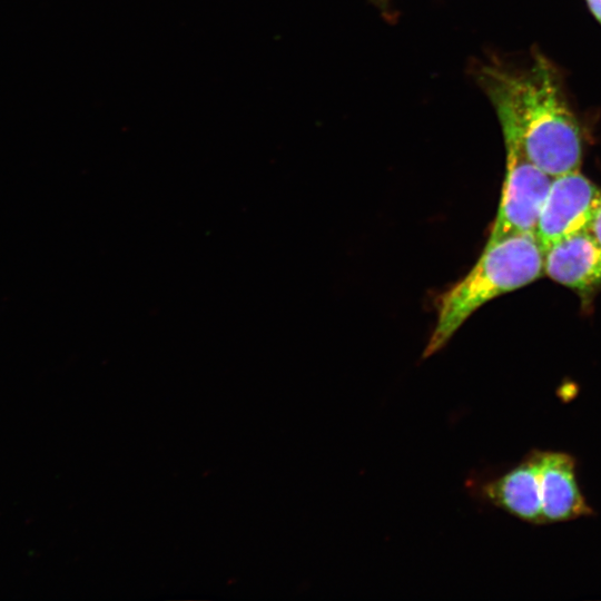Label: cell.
<instances>
[{
    "instance_id": "1",
    "label": "cell",
    "mask_w": 601,
    "mask_h": 601,
    "mask_svg": "<svg viewBox=\"0 0 601 601\" xmlns=\"http://www.w3.org/2000/svg\"><path fill=\"white\" fill-rule=\"evenodd\" d=\"M480 86L490 98L503 135L514 136L526 156L551 177L580 170L582 134L554 67L541 56L524 71L483 66Z\"/></svg>"
},
{
    "instance_id": "2",
    "label": "cell",
    "mask_w": 601,
    "mask_h": 601,
    "mask_svg": "<svg viewBox=\"0 0 601 601\" xmlns=\"http://www.w3.org/2000/svg\"><path fill=\"white\" fill-rule=\"evenodd\" d=\"M544 253L534 234H519L485 244L470 272L445 290L436 304V321L422 358L443 349L481 306L540 278Z\"/></svg>"
},
{
    "instance_id": "3",
    "label": "cell",
    "mask_w": 601,
    "mask_h": 601,
    "mask_svg": "<svg viewBox=\"0 0 601 601\" xmlns=\"http://www.w3.org/2000/svg\"><path fill=\"white\" fill-rule=\"evenodd\" d=\"M503 138L506 151L505 177L486 244L513 235L534 234L553 178L530 160L514 136L503 135Z\"/></svg>"
},
{
    "instance_id": "4",
    "label": "cell",
    "mask_w": 601,
    "mask_h": 601,
    "mask_svg": "<svg viewBox=\"0 0 601 601\" xmlns=\"http://www.w3.org/2000/svg\"><path fill=\"white\" fill-rule=\"evenodd\" d=\"M539 451L532 450L518 464L499 474L471 473L464 482L466 493L475 502L500 509L521 521L545 524Z\"/></svg>"
},
{
    "instance_id": "5",
    "label": "cell",
    "mask_w": 601,
    "mask_h": 601,
    "mask_svg": "<svg viewBox=\"0 0 601 601\" xmlns=\"http://www.w3.org/2000/svg\"><path fill=\"white\" fill-rule=\"evenodd\" d=\"M601 190L580 170L552 178L535 227L543 253L554 243L589 229Z\"/></svg>"
},
{
    "instance_id": "6",
    "label": "cell",
    "mask_w": 601,
    "mask_h": 601,
    "mask_svg": "<svg viewBox=\"0 0 601 601\" xmlns=\"http://www.w3.org/2000/svg\"><path fill=\"white\" fill-rule=\"evenodd\" d=\"M543 272L588 298L601 289V246L589 229L569 235L544 250Z\"/></svg>"
},
{
    "instance_id": "7",
    "label": "cell",
    "mask_w": 601,
    "mask_h": 601,
    "mask_svg": "<svg viewBox=\"0 0 601 601\" xmlns=\"http://www.w3.org/2000/svg\"><path fill=\"white\" fill-rule=\"evenodd\" d=\"M539 477L545 524L593 513L579 487L572 455L560 451H539Z\"/></svg>"
},
{
    "instance_id": "8",
    "label": "cell",
    "mask_w": 601,
    "mask_h": 601,
    "mask_svg": "<svg viewBox=\"0 0 601 601\" xmlns=\"http://www.w3.org/2000/svg\"><path fill=\"white\" fill-rule=\"evenodd\" d=\"M589 230L601 246V195L594 207L593 215L589 225Z\"/></svg>"
},
{
    "instance_id": "9",
    "label": "cell",
    "mask_w": 601,
    "mask_h": 601,
    "mask_svg": "<svg viewBox=\"0 0 601 601\" xmlns=\"http://www.w3.org/2000/svg\"><path fill=\"white\" fill-rule=\"evenodd\" d=\"M592 14L601 23V0H585Z\"/></svg>"
},
{
    "instance_id": "10",
    "label": "cell",
    "mask_w": 601,
    "mask_h": 601,
    "mask_svg": "<svg viewBox=\"0 0 601 601\" xmlns=\"http://www.w3.org/2000/svg\"><path fill=\"white\" fill-rule=\"evenodd\" d=\"M392 0H371L373 4H375L378 9L382 10V12H388Z\"/></svg>"
}]
</instances>
